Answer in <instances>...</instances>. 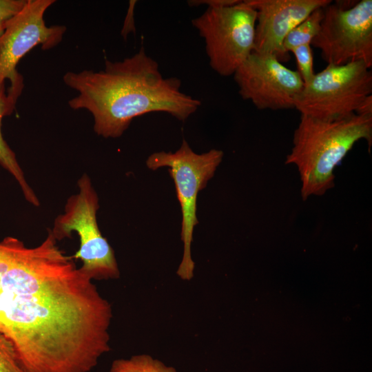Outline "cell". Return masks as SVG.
I'll return each mask as SVG.
<instances>
[{
	"label": "cell",
	"mask_w": 372,
	"mask_h": 372,
	"mask_svg": "<svg viewBox=\"0 0 372 372\" xmlns=\"http://www.w3.org/2000/svg\"><path fill=\"white\" fill-rule=\"evenodd\" d=\"M48 230L0 261V333L25 372H90L110 351V303Z\"/></svg>",
	"instance_id": "6da1fadb"
},
{
	"label": "cell",
	"mask_w": 372,
	"mask_h": 372,
	"mask_svg": "<svg viewBox=\"0 0 372 372\" xmlns=\"http://www.w3.org/2000/svg\"><path fill=\"white\" fill-rule=\"evenodd\" d=\"M63 80L78 92L69 106L90 112L94 132L104 138L120 137L137 116L161 112L185 121L201 105L181 91L179 79L163 77L143 46L121 61L106 60L103 70L68 72Z\"/></svg>",
	"instance_id": "7a4b0ae2"
},
{
	"label": "cell",
	"mask_w": 372,
	"mask_h": 372,
	"mask_svg": "<svg viewBox=\"0 0 372 372\" xmlns=\"http://www.w3.org/2000/svg\"><path fill=\"white\" fill-rule=\"evenodd\" d=\"M362 139L371 147V116L353 114L329 121L301 115L285 163L294 165L298 169L303 200L323 196L334 187V169Z\"/></svg>",
	"instance_id": "3957f363"
},
{
	"label": "cell",
	"mask_w": 372,
	"mask_h": 372,
	"mask_svg": "<svg viewBox=\"0 0 372 372\" xmlns=\"http://www.w3.org/2000/svg\"><path fill=\"white\" fill-rule=\"evenodd\" d=\"M223 155L222 150L216 149L197 154L183 140L175 152H154L146 161L147 167L152 170L167 167L175 184L182 213L180 236L183 242V254L176 273L183 280H190L194 276L191 246L194 229L198 224V194L214 176Z\"/></svg>",
	"instance_id": "277c9868"
},
{
	"label": "cell",
	"mask_w": 372,
	"mask_h": 372,
	"mask_svg": "<svg viewBox=\"0 0 372 372\" xmlns=\"http://www.w3.org/2000/svg\"><path fill=\"white\" fill-rule=\"evenodd\" d=\"M78 187L79 193L68 198L65 212L55 219L51 231L57 240L70 237L72 231L78 234L80 246L72 258L81 260L80 269L90 278L117 279L120 271L114 251L99 228V198L86 174Z\"/></svg>",
	"instance_id": "5b68a950"
},
{
	"label": "cell",
	"mask_w": 372,
	"mask_h": 372,
	"mask_svg": "<svg viewBox=\"0 0 372 372\" xmlns=\"http://www.w3.org/2000/svg\"><path fill=\"white\" fill-rule=\"evenodd\" d=\"M362 61L344 65L328 64L304 87L294 108L302 116L322 121H336L355 114L372 93V72Z\"/></svg>",
	"instance_id": "8992f818"
},
{
	"label": "cell",
	"mask_w": 372,
	"mask_h": 372,
	"mask_svg": "<svg viewBox=\"0 0 372 372\" xmlns=\"http://www.w3.org/2000/svg\"><path fill=\"white\" fill-rule=\"evenodd\" d=\"M192 24L205 40L209 65L220 76L234 75L254 50L256 11L245 1L208 7Z\"/></svg>",
	"instance_id": "52a82bcc"
},
{
	"label": "cell",
	"mask_w": 372,
	"mask_h": 372,
	"mask_svg": "<svg viewBox=\"0 0 372 372\" xmlns=\"http://www.w3.org/2000/svg\"><path fill=\"white\" fill-rule=\"evenodd\" d=\"M331 65L362 61L372 66V1H331L311 43Z\"/></svg>",
	"instance_id": "ba28073f"
},
{
	"label": "cell",
	"mask_w": 372,
	"mask_h": 372,
	"mask_svg": "<svg viewBox=\"0 0 372 372\" xmlns=\"http://www.w3.org/2000/svg\"><path fill=\"white\" fill-rule=\"evenodd\" d=\"M54 0H27L22 10L6 24L0 37V83L10 81L7 92L18 100L24 87L23 78L17 70L19 61L32 49L41 45L49 50L62 40L64 25L47 26L43 16Z\"/></svg>",
	"instance_id": "9c48e42d"
},
{
	"label": "cell",
	"mask_w": 372,
	"mask_h": 372,
	"mask_svg": "<svg viewBox=\"0 0 372 372\" xmlns=\"http://www.w3.org/2000/svg\"><path fill=\"white\" fill-rule=\"evenodd\" d=\"M239 94L259 110L294 108L304 87L298 71L285 66L275 56L253 52L234 74Z\"/></svg>",
	"instance_id": "30bf717a"
},
{
	"label": "cell",
	"mask_w": 372,
	"mask_h": 372,
	"mask_svg": "<svg viewBox=\"0 0 372 372\" xmlns=\"http://www.w3.org/2000/svg\"><path fill=\"white\" fill-rule=\"evenodd\" d=\"M256 11L254 52L275 56L281 63L289 60L283 41L289 32L315 10L330 0H245Z\"/></svg>",
	"instance_id": "8fae6325"
},
{
	"label": "cell",
	"mask_w": 372,
	"mask_h": 372,
	"mask_svg": "<svg viewBox=\"0 0 372 372\" xmlns=\"http://www.w3.org/2000/svg\"><path fill=\"white\" fill-rule=\"evenodd\" d=\"M17 102V100L8 94L5 82L0 83V165L17 180L25 198L31 204L39 206V201L36 194L26 182L16 155L4 140L1 132L3 118L14 112Z\"/></svg>",
	"instance_id": "7c38bea8"
},
{
	"label": "cell",
	"mask_w": 372,
	"mask_h": 372,
	"mask_svg": "<svg viewBox=\"0 0 372 372\" xmlns=\"http://www.w3.org/2000/svg\"><path fill=\"white\" fill-rule=\"evenodd\" d=\"M323 8L315 10L289 32L283 41V48L286 52L289 53L302 45H311L320 30Z\"/></svg>",
	"instance_id": "4fadbf2b"
},
{
	"label": "cell",
	"mask_w": 372,
	"mask_h": 372,
	"mask_svg": "<svg viewBox=\"0 0 372 372\" xmlns=\"http://www.w3.org/2000/svg\"><path fill=\"white\" fill-rule=\"evenodd\" d=\"M110 372H176V370L149 355L141 354L114 360Z\"/></svg>",
	"instance_id": "5bb4252c"
},
{
	"label": "cell",
	"mask_w": 372,
	"mask_h": 372,
	"mask_svg": "<svg viewBox=\"0 0 372 372\" xmlns=\"http://www.w3.org/2000/svg\"><path fill=\"white\" fill-rule=\"evenodd\" d=\"M291 52L295 56L298 67V72L304 84L308 83L314 76L313 58L311 45L306 44L298 46Z\"/></svg>",
	"instance_id": "9a60e30c"
},
{
	"label": "cell",
	"mask_w": 372,
	"mask_h": 372,
	"mask_svg": "<svg viewBox=\"0 0 372 372\" xmlns=\"http://www.w3.org/2000/svg\"><path fill=\"white\" fill-rule=\"evenodd\" d=\"M0 372H25L14 346L0 333Z\"/></svg>",
	"instance_id": "2e32d148"
},
{
	"label": "cell",
	"mask_w": 372,
	"mask_h": 372,
	"mask_svg": "<svg viewBox=\"0 0 372 372\" xmlns=\"http://www.w3.org/2000/svg\"><path fill=\"white\" fill-rule=\"evenodd\" d=\"M27 0H0V37L3 35L6 23L19 13Z\"/></svg>",
	"instance_id": "e0dca14e"
},
{
	"label": "cell",
	"mask_w": 372,
	"mask_h": 372,
	"mask_svg": "<svg viewBox=\"0 0 372 372\" xmlns=\"http://www.w3.org/2000/svg\"><path fill=\"white\" fill-rule=\"evenodd\" d=\"M239 0H190L187 3L190 6L207 5L208 7H227L234 6L240 2Z\"/></svg>",
	"instance_id": "ac0fdd59"
},
{
	"label": "cell",
	"mask_w": 372,
	"mask_h": 372,
	"mask_svg": "<svg viewBox=\"0 0 372 372\" xmlns=\"http://www.w3.org/2000/svg\"><path fill=\"white\" fill-rule=\"evenodd\" d=\"M136 3V1H131L130 3V7L128 12L125 21V23L122 30V35L124 38L127 37V34L133 31H135V27L134 23V7Z\"/></svg>",
	"instance_id": "d6986e66"
},
{
	"label": "cell",
	"mask_w": 372,
	"mask_h": 372,
	"mask_svg": "<svg viewBox=\"0 0 372 372\" xmlns=\"http://www.w3.org/2000/svg\"><path fill=\"white\" fill-rule=\"evenodd\" d=\"M355 114L372 116V95H370L365 99Z\"/></svg>",
	"instance_id": "ffe728a7"
}]
</instances>
